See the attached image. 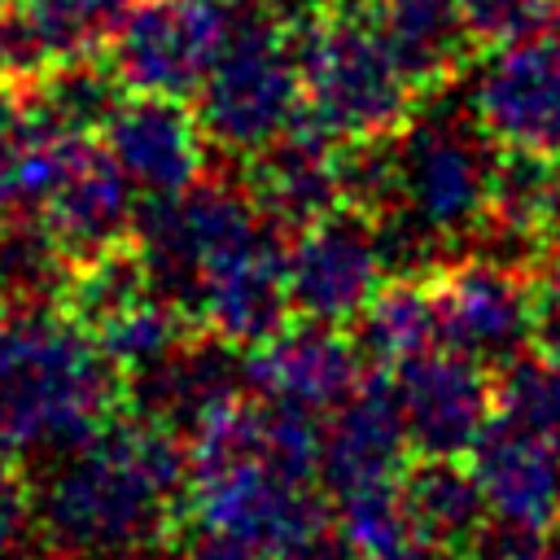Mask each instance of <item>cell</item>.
Listing matches in <instances>:
<instances>
[{
	"mask_svg": "<svg viewBox=\"0 0 560 560\" xmlns=\"http://www.w3.org/2000/svg\"><path fill=\"white\" fill-rule=\"evenodd\" d=\"M494 158L499 149L472 114L411 118L389 140V206L376 214L389 258L481 236L490 223Z\"/></svg>",
	"mask_w": 560,
	"mask_h": 560,
	"instance_id": "obj_3",
	"label": "cell"
},
{
	"mask_svg": "<svg viewBox=\"0 0 560 560\" xmlns=\"http://www.w3.org/2000/svg\"><path fill=\"white\" fill-rule=\"evenodd\" d=\"M136 188L105 153V144H88L61 188L44 201V219L66 245L74 262H88L114 245H127L136 232Z\"/></svg>",
	"mask_w": 560,
	"mask_h": 560,
	"instance_id": "obj_18",
	"label": "cell"
},
{
	"mask_svg": "<svg viewBox=\"0 0 560 560\" xmlns=\"http://www.w3.org/2000/svg\"><path fill=\"white\" fill-rule=\"evenodd\" d=\"M556 214H560V162L499 149L486 232H499L503 241L516 245H547Z\"/></svg>",
	"mask_w": 560,
	"mask_h": 560,
	"instance_id": "obj_25",
	"label": "cell"
},
{
	"mask_svg": "<svg viewBox=\"0 0 560 560\" xmlns=\"http://www.w3.org/2000/svg\"><path fill=\"white\" fill-rule=\"evenodd\" d=\"M389 385L416 455L468 459L499 416L494 372L446 346L389 368Z\"/></svg>",
	"mask_w": 560,
	"mask_h": 560,
	"instance_id": "obj_11",
	"label": "cell"
},
{
	"mask_svg": "<svg viewBox=\"0 0 560 560\" xmlns=\"http://www.w3.org/2000/svg\"><path fill=\"white\" fill-rule=\"evenodd\" d=\"M411 438L389 385V372L368 376V385L341 402L332 416H324L319 433V486L324 494L398 481L411 464Z\"/></svg>",
	"mask_w": 560,
	"mask_h": 560,
	"instance_id": "obj_16",
	"label": "cell"
},
{
	"mask_svg": "<svg viewBox=\"0 0 560 560\" xmlns=\"http://www.w3.org/2000/svg\"><path fill=\"white\" fill-rule=\"evenodd\" d=\"M547 245H551V258L560 262V214H556V228H551V236H547Z\"/></svg>",
	"mask_w": 560,
	"mask_h": 560,
	"instance_id": "obj_35",
	"label": "cell"
},
{
	"mask_svg": "<svg viewBox=\"0 0 560 560\" xmlns=\"http://www.w3.org/2000/svg\"><path fill=\"white\" fill-rule=\"evenodd\" d=\"M228 13H241V18H249V13H267L276 0H219Z\"/></svg>",
	"mask_w": 560,
	"mask_h": 560,
	"instance_id": "obj_34",
	"label": "cell"
},
{
	"mask_svg": "<svg viewBox=\"0 0 560 560\" xmlns=\"http://www.w3.org/2000/svg\"><path fill=\"white\" fill-rule=\"evenodd\" d=\"M245 188L280 232H298L346 206V140L302 114L276 144L245 162Z\"/></svg>",
	"mask_w": 560,
	"mask_h": 560,
	"instance_id": "obj_15",
	"label": "cell"
},
{
	"mask_svg": "<svg viewBox=\"0 0 560 560\" xmlns=\"http://www.w3.org/2000/svg\"><path fill=\"white\" fill-rule=\"evenodd\" d=\"M394 276L381 219L359 206H337L289 241L293 319L350 328L376 289Z\"/></svg>",
	"mask_w": 560,
	"mask_h": 560,
	"instance_id": "obj_7",
	"label": "cell"
},
{
	"mask_svg": "<svg viewBox=\"0 0 560 560\" xmlns=\"http://www.w3.org/2000/svg\"><path fill=\"white\" fill-rule=\"evenodd\" d=\"M192 319L201 332L254 350L267 337H276L293 319L289 298V245L280 241V228H258L245 245L214 258L192 298Z\"/></svg>",
	"mask_w": 560,
	"mask_h": 560,
	"instance_id": "obj_13",
	"label": "cell"
},
{
	"mask_svg": "<svg viewBox=\"0 0 560 560\" xmlns=\"http://www.w3.org/2000/svg\"><path fill=\"white\" fill-rule=\"evenodd\" d=\"M122 96H127V83L118 79L109 57L105 61H101V52L61 57L39 79H31L22 88V118L96 140L105 131V122L114 118V109L122 105Z\"/></svg>",
	"mask_w": 560,
	"mask_h": 560,
	"instance_id": "obj_21",
	"label": "cell"
},
{
	"mask_svg": "<svg viewBox=\"0 0 560 560\" xmlns=\"http://www.w3.org/2000/svg\"><path fill=\"white\" fill-rule=\"evenodd\" d=\"M188 442L118 411L92 442L48 459L35 534L57 560H144L179 538Z\"/></svg>",
	"mask_w": 560,
	"mask_h": 560,
	"instance_id": "obj_1",
	"label": "cell"
},
{
	"mask_svg": "<svg viewBox=\"0 0 560 560\" xmlns=\"http://www.w3.org/2000/svg\"><path fill=\"white\" fill-rule=\"evenodd\" d=\"M228 31L219 0H140L109 39V66L127 92L188 96L210 74Z\"/></svg>",
	"mask_w": 560,
	"mask_h": 560,
	"instance_id": "obj_10",
	"label": "cell"
},
{
	"mask_svg": "<svg viewBox=\"0 0 560 560\" xmlns=\"http://www.w3.org/2000/svg\"><path fill=\"white\" fill-rule=\"evenodd\" d=\"M490 521L521 534L560 529V455L508 424H490L468 455Z\"/></svg>",
	"mask_w": 560,
	"mask_h": 560,
	"instance_id": "obj_17",
	"label": "cell"
},
{
	"mask_svg": "<svg viewBox=\"0 0 560 560\" xmlns=\"http://www.w3.org/2000/svg\"><path fill=\"white\" fill-rule=\"evenodd\" d=\"M376 35L402 66L416 92L451 83L472 48L459 0H376Z\"/></svg>",
	"mask_w": 560,
	"mask_h": 560,
	"instance_id": "obj_19",
	"label": "cell"
},
{
	"mask_svg": "<svg viewBox=\"0 0 560 560\" xmlns=\"http://www.w3.org/2000/svg\"><path fill=\"white\" fill-rule=\"evenodd\" d=\"M302 114L346 144L389 140L411 122L416 88L376 35L350 13H315L298 35Z\"/></svg>",
	"mask_w": 560,
	"mask_h": 560,
	"instance_id": "obj_4",
	"label": "cell"
},
{
	"mask_svg": "<svg viewBox=\"0 0 560 560\" xmlns=\"http://www.w3.org/2000/svg\"><path fill=\"white\" fill-rule=\"evenodd\" d=\"M354 337L381 372L438 346V306L429 271H394L354 319Z\"/></svg>",
	"mask_w": 560,
	"mask_h": 560,
	"instance_id": "obj_23",
	"label": "cell"
},
{
	"mask_svg": "<svg viewBox=\"0 0 560 560\" xmlns=\"http://www.w3.org/2000/svg\"><path fill=\"white\" fill-rule=\"evenodd\" d=\"M184 521L201 529L232 534L258 547L267 560H280L315 538H324L332 521V499L315 490V481L289 477L276 464L249 455L206 472H188Z\"/></svg>",
	"mask_w": 560,
	"mask_h": 560,
	"instance_id": "obj_6",
	"label": "cell"
},
{
	"mask_svg": "<svg viewBox=\"0 0 560 560\" xmlns=\"http://www.w3.org/2000/svg\"><path fill=\"white\" fill-rule=\"evenodd\" d=\"M328 499H332L337 534L346 538L354 560H442L411 521V508L402 499V477L341 490Z\"/></svg>",
	"mask_w": 560,
	"mask_h": 560,
	"instance_id": "obj_24",
	"label": "cell"
},
{
	"mask_svg": "<svg viewBox=\"0 0 560 560\" xmlns=\"http://www.w3.org/2000/svg\"><path fill=\"white\" fill-rule=\"evenodd\" d=\"M245 381L258 398L324 420L368 385V354L350 328L289 319L276 337L245 350Z\"/></svg>",
	"mask_w": 560,
	"mask_h": 560,
	"instance_id": "obj_12",
	"label": "cell"
},
{
	"mask_svg": "<svg viewBox=\"0 0 560 560\" xmlns=\"http://www.w3.org/2000/svg\"><path fill=\"white\" fill-rule=\"evenodd\" d=\"M18 122H22V88L0 79V136L18 131Z\"/></svg>",
	"mask_w": 560,
	"mask_h": 560,
	"instance_id": "obj_33",
	"label": "cell"
},
{
	"mask_svg": "<svg viewBox=\"0 0 560 560\" xmlns=\"http://www.w3.org/2000/svg\"><path fill=\"white\" fill-rule=\"evenodd\" d=\"M534 354L560 368V262L534 276Z\"/></svg>",
	"mask_w": 560,
	"mask_h": 560,
	"instance_id": "obj_30",
	"label": "cell"
},
{
	"mask_svg": "<svg viewBox=\"0 0 560 560\" xmlns=\"http://www.w3.org/2000/svg\"><path fill=\"white\" fill-rule=\"evenodd\" d=\"M468 114L494 149L560 162V35L538 31L490 48L472 70Z\"/></svg>",
	"mask_w": 560,
	"mask_h": 560,
	"instance_id": "obj_9",
	"label": "cell"
},
{
	"mask_svg": "<svg viewBox=\"0 0 560 560\" xmlns=\"http://www.w3.org/2000/svg\"><path fill=\"white\" fill-rule=\"evenodd\" d=\"M52 560H57V556H52Z\"/></svg>",
	"mask_w": 560,
	"mask_h": 560,
	"instance_id": "obj_36",
	"label": "cell"
},
{
	"mask_svg": "<svg viewBox=\"0 0 560 560\" xmlns=\"http://www.w3.org/2000/svg\"><path fill=\"white\" fill-rule=\"evenodd\" d=\"M438 346L499 372L534 350V276L516 258H464L429 271Z\"/></svg>",
	"mask_w": 560,
	"mask_h": 560,
	"instance_id": "obj_8",
	"label": "cell"
},
{
	"mask_svg": "<svg viewBox=\"0 0 560 560\" xmlns=\"http://www.w3.org/2000/svg\"><path fill=\"white\" fill-rule=\"evenodd\" d=\"M35 534V486L22 459L0 446V560H13Z\"/></svg>",
	"mask_w": 560,
	"mask_h": 560,
	"instance_id": "obj_29",
	"label": "cell"
},
{
	"mask_svg": "<svg viewBox=\"0 0 560 560\" xmlns=\"http://www.w3.org/2000/svg\"><path fill=\"white\" fill-rule=\"evenodd\" d=\"M494 398H499V424L551 446L560 455V368L521 354L494 376Z\"/></svg>",
	"mask_w": 560,
	"mask_h": 560,
	"instance_id": "obj_27",
	"label": "cell"
},
{
	"mask_svg": "<svg viewBox=\"0 0 560 560\" xmlns=\"http://www.w3.org/2000/svg\"><path fill=\"white\" fill-rule=\"evenodd\" d=\"M74 258L39 210H9L0 219V315L48 311L66 302Z\"/></svg>",
	"mask_w": 560,
	"mask_h": 560,
	"instance_id": "obj_22",
	"label": "cell"
},
{
	"mask_svg": "<svg viewBox=\"0 0 560 560\" xmlns=\"http://www.w3.org/2000/svg\"><path fill=\"white\" fill-rule=\"evenodd\" d=\"M402 499L442 560H459L490 521L472 464L455 455H411L402 468Z\"/></svg>",
	"mask_w": 560,
	"mask_h": 560,
	"instance_id": "obj_20",
	"label": "cell"
},
{
	"mask_svg": "<svg viewBox=\"0 0 560 560\" xmlns=\"http://www.w3.org/2000/svg\"><path fill=\"white\" fill-rule=\"evenodd\" d=\"M192 332H201V328L192 324L188 311H179L175 302L149 293L136 306H127L122 315H114L105 328H96L92 337L118 363V372L131 376V372H144V368L162 363L166 354H175Z\"/></svg>",
	"mask_w": 560,
	"mask_h": 560,
	"instance_id": "obj_26",
	"label": "cell"
},
{
	"mask_svg": "<svg viewBox=\"0 0 560 560\" xmlns=\"http://www.w3.org/2000/svg\"><path fill=\"white\" fill-rule=\"evenodd\" d=\"M175 560H267V556H262L258 547L232 538V534L201 529V525H184V529H179Z\"/></svg>",
	"mask_w": 560,
	"mask_h": 560,
	"instance_id": "obj_31",
	"label": "cell"
},
{
	"mask_svg": "<svg viewBox=\"0 0 560 560\" xmlns=\"http://www.w3.org/2000/svg\"><path fill=\"white\" fill-rule=\"evenodd\" d=\"M192 109L206 140L228 158L249 162L276 144L302 118V70L293 39L267 13L241 18L201 79Z\"/></svg>",
	"mask_w": 560,
	"mask_h": 560,
	"instance_id": "obj_5",
	"label": "cell"
},
{
	"mask_svg": "<svg viewBox=\"0 0 560 560\" xmlns=\"http://www.w3.org/2000/svg\"><path fill=\"white\" fill-rule=\"evenodd\" d=\"M18 206V131L0 136V219Z\"/></svg>",
	"mask_w": 560,
	"mask_h": 560,
	"instance_id": "obj_32",
	"label": "cell"
},
{
	"mask_svg": "<svg viewBox=\"0 0 560 560\" xmlns=\"http://www.w3.org/2000/svg\"><path fill=\"white\" fill-rule=\"evenodd\" d=\"M127 9H131V0H31L35 26H39L52 61L109 48Z\"/></svg>",
	"mask_w": 560,
	"mask_h": 560,
	"instance_id": "obj_28",
	"label": "cell"
},
{
	"mask_svg": "<svg viewBox=\"0 0 560 560\" xmlns=\"http://www.w3.org/2000/svg\"><path fill=\"white\" fill-rule=\"evenodd\" d=\"M122 411V372L61 306L0 315V446L57 459Z\"/></svg>",
	"mask_w": 560,
	"mask_h": 560,
	"instance_id": "obj_2",
	"label": "cell"
},
{
	"mask_svg": "<svg viewBox=\"0 0 560 560\" xmlns=\"http://www.w3.org/2000/svg\"><path fill=\"white\" fill-rule=\"evenodd\" d=\"M105 153L140 197H179L206 175V127L184 96L127 92L101 131Z\"/></svg>",
	"mask_w": 560,
	"mask_h": 560,
	"instance_id": "obj_14",
	"label": "cell"
}]
</instances>
